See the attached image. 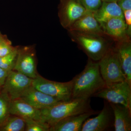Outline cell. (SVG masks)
I'll return each mask as SVG.
<instances>
[{
	"instance_id": "obj_1",
	"label": "cell",
	"mask_w": 131,
	"mask_h": 131,
	"mask_svg": "<svg viewBox=\"0 0 131 131\" xmlns=\"http://www.w3.org/2000/svg\"><path fill=\"white\" fill-rule=\"evenodd\" d=\"M71 99H88L105 86L98 62L89 58L84 69L72 79Z\"/></svg>"
},
{
	"instance_id": "obj_2",
	"label": "cell",
	"mask_w": 131,
	"mask_h": 131,
	"mask_svg": "<svg viewBox=\"0 0 131 131\" xmlns=\"http://www.w3.org/2000/svg\"><path fill=\"white\" fill-rule=\"evenodd\" d=\"M92 110L90 98L71 99L59 102L54 105L40 110L41 121L50 127L66 118Z\"/></svg>"
},
{
	"instance_id": "obj_3",
	"label": "cell",
	"mask_w": 131,
	"mask_h": 131,
	"mask_svg": "<svg viewBox=\"0 0 131 131\" xmlns=\"http://www.w3.org/2000/svg\"><path fill=\"white\" fill-rule=\"evenodd\" d=\"M69 32L72 40L93 61H100L112 47L106 35Z\"/></svg>"
},
{
	"instance_id": "obj_4",
	"label": "cell",
	"mask_w": 131,
	"mask_h": 131,
	"mask_svg": "<svg viewBox=\"0 0 131 131\" xmlns=\"http://www.w3.org/2000/svg\"><path fill=\"white\" fill-rule=\"evenodd\" d=\"M98 63L101 75L106 84L126 81L118 56L114 47L110 48L98 61Z\"/></svg>"
},
{
	"instance_id": "obj_5",
	"label": "cell",
	"mask_w": 131,
	"mask_h": 131,
	"mask_svg": "<svg viewBox=\"0 0 131 131\" xmlns=\"http://www.w3.org/2000/svg\"><path fill=\"white\" fill-rule=\"evenodd\" d=\"M93 96L102 98L109 103L122 105L131 110V85L126 81L106 84Z\"/></svg>"
},
{
	"instance_id": "obj_6",
	"label": "cell",
	"mask_w": 131,
	"mask_h": 131,
	"mask_svg": "<svg viewBox=\"0 0 131 131\" xmlns=\"http://www.w3.org/2000/svg\"><path fill=\"white\" fill-rule=\"evenodd\" d=\"M73 80L60 82L47 80L38 74L33 79L32 86L44 93L60 101L70 100L72 96Z\"/></svg>"
},
{
	"instance_id": "obj_7",
	"label": "cell",
	"mask_w": 131,
	"mask_h": 131,
	"mask_svg": "<svg viewBox=\"0 0 131 131\" xmlns=\"http://www.w3.org/2000/svg\"><path fill=\"white\" fill-rule=\"evenodd\" d=\"M33 79L14 70L9 71L2 90L8 95L11 100L20 98L23 93L32 86Z\"/></svg>"
},
{
	"instance_id": "obj_8",
	"label": "cell",
	"mask_w": 131,
	"mask_h": 131,
	"mask_svg": "<svg viewBox=\"0 0 131 131\" xmlns=\"http://www.w3.org/2000/svg\"><path fill=\"white\" fill-rule=\"evenodd\" d=\"M36 63L35 52L32 47H18V54L14 70L34 79L38 74Z\"/></svg>"
},
{
	"instance_id": "obj_9",
	"label": "cell",
	"mask_w": 131,
	"mask_h": 131,
	"mask_svg": "<svg viewBox=\"0 0 131 131\" xmlns=\"http://www.w3.org/2000/svg\"><path fill=\"white\" fill-rule=\"evenodd\" d=\"M88 12L76 0H64L58 12L61 25L68 30Z\"/></svg>"
},
{
	"instance_id": "obj_10",
	"label": "cell",
	"mask_w": 131,
	"mask_h": 131,
	"mask_svg": "<svg viewBox=\"0 0 131 131\" xmlns=\"http://www.w3.org/2000/svg\"><path fill=\"white\" fill-rule=\"evenodd\" d=\"M114 115L109 102L106 101L103 109L96 117L87 119L81 131H104L113 126Z\"/></svg>"
},
{
	"instance_id": "obj_11",
	"label": "cell",
	"mask_w": 131,
	"mask_h": 131,
	"mask_svg": "<svg viewBox=\"0 0 131 131\" xmlns=\"http://www.w3.org/2000/svg\"><path fill=\"white\" fill-rule=\"evenodd\" d=\"M20 98L40 110L51 106L60 101L38 90L32 86L27 90Z\"/></svg>"
},
{
	"instance_id": "obj_12",
	"label": "cell",
	"mask_w": 131,
	"mask_h": 131,
	"mask_svg": "<svg viewBox=\"0 0 131 131\" xmlns=\"http://www.w3.org/2000/svg\"><path fill=\"white\" fill-rule=\"evenodd\" d=\"M92 110L64 118L50 127L49 131H81L84 121L91 115L99 113Z\"/></svg>"
},
{
	"instance_id": "obj_13",
	"label": "cell",
	"mask_w": 131,
	"mask_h": 131,
	"mask_svg": "<svg viewBox=\"0 0 131 131\" xmlns=\"http://www.w3.org/2000/svg\"><path fill=\"white\" fill-rule=\"evenodd\" d=\"M68 30L82 33L105 35L100 24L95 18L93 13L89 11L77 20Z\"/></svg>"
},
{
	"instance_id": "obj_14",
	"label": "cell",
	"mask_w": 131,
	"mask_h": 131,
	"mask_svg": "<svg viewBox=\"0 0 131 131\" xmlns=\"http://www.w3.org/2000/svg\"><path fill=\"white\" fill-rule=\"evenodd\" d=\"M101 26L104 34L116 42L130 39L127 34L126 26L124 18H113Z\"/></svg>"
},
{
	"instance_id": "obj_15",
	"label": "cell",
	"mask_w": 131,
	"mask_h": 131,
	"mask_svg": "<svg viewBox=\"0 0 131 131\" xmlns=\"http://www.w3.org/2000/svg\"><path fill=\"white\" fill-rule=\"evenodd\" d=\"M114 48L118 56L126 81L131 85L130 39L116 42Z\"/></svg>"
},
{
	"instance_id": "obj_16",
	"label": "cell",
	"mask_w": 131,
	"mask_h": 131,
	"mask_svg": "<svg viewBox=\"0 0 131 131\" xmlns=\"http://www.w3.org/2000/svg\"><path fill=\"white\" fill-rule=\"evenodd\" d=\"M114 115L115 131H131V110L118 104L109 103Z\"/></svg>"
},
{
	"instance_id": "obj_17",
	"label": "cell",
	"mask_w": 131,
	"mask_h": 131,
	"mask_svg": "<svg viewBox=\"0 0 131 131\" xmlns=\"http://www.w3.org/2000/svg\"><path fill=\"white\" fill-rule=\"evenodd\" d=\"M9 113L12 115H17L24 118H30L41 121L40 110L35 108L20 98L11 100Z\"/></svg>"
},
{
	"instance_id": "obj_18",
	"label": "cell",
	"mask_w": 131,
	"mask_h": 131,
	"mask_svg": "<svg viewBox=\"0 0 131 131\" xmlns=\"http://www.w3.org/2000/svg\"><path fill=\"white\" fill-rule=\"evenodd\" d=\"M93 14L101 25L113 18H124L123 12L117 2H102L100 7Z\"/></svg>"
},
{
	"instance_id": "obj_19",
	"label": "cell",
	"mask_w": 131,
	"mask_h": 131,
	"mask_svg": "<svg viewBox=\"0 0 131 131\" xmlns=\"http://www.w3.org/2000/svg\"><path fill=\"white\" fill-rule=\"evenodd\" d=\"M26 128V122L24 118L10 115L2 126L1 131H24Z\"/></svg>"
},
{
	"instance_id": "obj_20",
	"label": "cell",
	"mask_w": 131,
	"mask_h": 131,
	"mask_svg": "<svg viewBox=\"0 0 131 131\" xmlns=\"http://www.w3.org/2000/svg\"><path fill=\"white\" fill-rule=\"evenodd\" d=\"M11 100L7 93L2 90L0 93V127L10 116L9 106Z\"/></svg>"
},
{
	"instance_id": "obj_21",
	"label": "cell",
	"mask_w": 131,
	"mask_h": 131,
	"mask_svg": "<svg viewBox=\"0 0 131 131\" xmlns=\"http://www.w3.org/2000/svg\"><path fill=\"white\" fill-rule=\"evenodd\" d=\"M18 49V47L10 54L0 57V68L9 71L13 70L17 58Z\"/></svg>"
},
{
	"instance_id": "obj_22",
	"label": "cell",
	"mask_w": 131,
	"mask_h": 131,
	"mask_svg": "<svg viewBox=\"0 0 131 131\" xmlns=\"http://www.w3.org/2000/svg\"><path fill=\"white\" fill-rule=\"evenodd\" d=\"M26 122V131H49V125L40 121L28 118H24Z\"/></svg>"
},
{
	"instance_id": "obj_23",
	"label": "cell",
	"mask_w": 131,
	"mask_h": 131,
	"mask_svg": "<svg viewBox=\"0 0 131 131\" xmlns=\"http://www.w3.org/2000/svg\"><path fill=\"white\" fill-rule=\"evenodd\" d=\"M88 11L95 12L99 8L102 4L101 0H76Z\"/></svg>"
},
{
	"instance_id": "obj_24",
	"label": "cell",
	"mask_w": 131,
	"mask_h": 131,
	"mask_svg": "<svg viewBox=\"0 0 131 131\" xmlns=\"http://www.w3.org/2000/svg\"><path fill=\"white\" fill-rule=\"evenodd\" d=\"M16 48L12 46V42L9 39L6 40L0 45V57L10 54Z\"/></svg>"
},
{
	"instance_id": "obj_25",
	"label": "cell",
	"mask_w": 131,
	"mask_h": 131,
	"mask_svg": "<svg viewBox=\"0 0 131 131\" xmlns=\"http://www.w3.org/2000/svg\"><path fill=\"white\" fill-rule=\"evenodd\" d=\"M124 20L126 26L127 34L129 38L131 37V9L123 12Z\"/></svg>"
},
{
	"instance_id": "obj_26",
	"label": "cell",
	"mask_w": 131,
	"mask_h": 131,
	"mask_svg": "<svg viewBox=\"0 0 131 131\" xmlns=\"http://www.w3.org/2000/svg\"><path fill=\"white\" fill-rule=\"evenodd\" d=\"M117 3L122 12L131 9V0H118Z\"/></svg>"
},
{
	"instance_id": "obj_27",
	"label": "cell",
	"mask_w": 131,
	"mask_h": 131,
	"mask_svg": "<svg viewBox=\"0 0 131 131\" xmlns=\"http://www.w3.org/2000/svg\"><path fill=\"white\" fill-rule=\"evenodd\" d=\"M9 72L0 68V88L4 85Z\"/></svg>"
},
{
	"instance_id": "obj_28",
	"label": "cell",
	"mask_w": 131,
	"mask_h": 131,
	"mask_svg": "<svg viewBox=\"0 0 131 131\" xmlns=\"http://www.w3.org/2000/svg\"><path fill=\"white\" fill-rule=\"evenodd\" d=\"M8 39L6 35H4L0 32V45Z\"/></svg>"
},
{
	"instance_id": "obj_29",
	"label": "cell",
	"mask_w": 131,
	"mask_h": 131,
	"mask_svg": "<svg viewBox=\"0 0 131 131\" xmlns=\"http://www.w3.org/2000/svg\"><path fill=\"white\" fill-rule=\"evenodd\" d=\"M102 2H117L118 0H101Z\"/></svg>"
}]
</instances>
